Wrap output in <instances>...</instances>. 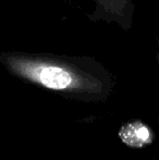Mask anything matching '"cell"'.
Here are the masks:
<instances>
[{"label": "cell", "instance_id": "6da1fadb", "mask_svg": "<svg viewBox=\"0 0 159 160\" xmlns=\"http://www.w3.org/2000/svg\"><path fill=\"white\" fill-rule=\"evenodd\" d=\"M0 63L14 78L73 100L105 101L115 87L107 68L87 56L9 50L0 53Z\"/></svg>", "mask_w": 159, "mask_h": 160}, {"label": "cell", "instance_id": "7a4b0ae2", "mask_svg": "<svg viewBox=\"0 0 159 160\" xmlns=\"http://www.w3.org/2000/svg\"><path fill=\"white\" fill-rule=\"evenodd\" d=\"M93 2L95 6L88 15L92 22L116 24L123 31L132 28L135 12L133 0H93Z\"/></svg>", "mask_w": 159, "mask_h": 160}, {"label": "cell", "instance_id": "3957f363", "mask_svg": "<svg viewBox=\"0 0 159 160\" xmlns=\"http://www.w3.org/2000/svg\"><path fill=\"white\" fill-rule=\"evenodd\" d=\"M120 138L130 147H143L153 142L154 134L152 130L140 121L131 122L121 128Z\"/></svg>", "mask_w": 159, "mask_h": 160}, {"label": "cell", "instance_id": "277c9868", "mask_svg": "<svg viewBox=\"0 0 159 160\" xmlns=\"http://www.w3.org/2000/svg\"><path fill=\"white\" fill-rule=\"evenodd\" d=\"M157 62H158V65H159V56H157Z\"/></svg>", "mask_w": 159, "mask_h": 160}]
</instances>
